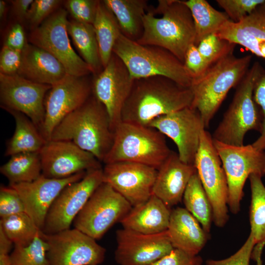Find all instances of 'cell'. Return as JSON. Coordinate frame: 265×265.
<instances>
[{"label": "cell", "mask_w": 265, "mask_h": 265, "mask_svg": "<svg viewBox=\"0 0 265 265\" xmlns=\"http://www.w3.org/2000/svg\"><path fill=\"white\" fill-rule=\"evenodd\" d=\"M191 87L162 76L134 80L122 111V121L148 126L155 119L190 107Z\"/></svg>", "instance_id": "cell-1"}, {"label": "cell", "mask_w": 265, "mask_h": 265, "mask_svg": "<svg viewBox=\"0 0 265 265\" xmlns=\"http://www.w3.org/2000/svg\"><path fill=\"white\" fill-rule=\"evenodd\" d=\"M143 26L138 43L164 49L184 63L196 36L191 13L184 0H159L157 7L144 16Z\"/></svg>", "instance_id": "cell-2"}, {"label": "cell", "mask_w": 265, "mask_h": 265, "mask_svg": "<svg viewBox=\"0 0 265 265\" xmlns=\"http://www.w3.org/2000/svg\"><path fill=\"white\" fill-rule=\"evenodd\" d=\"M114 135L106 109L92 94L55 127L50 140L72 141L103 162L112 145Z\"/></svg>", "instance_id": "cell-3"}, {"label": "cell", "mask_w": 265, "mask_h": 265, "mask_svg": "<svg viewBox=\"0 0 265 265\" xmlns=\"http://www.w3.org/2000/svg\"><path fill=\"white\" fill-rule=\"evenodd\" d=\"M251 60V55L238 57L231 53L192 80L193 99L191 107L199 111L205 128L209 127L229 90L245 75Z\"/></svg>", "instance_id": "cell-4"}, {"label": "cell", "mask_w": 265, "mask_h": 265, "mask_svg": "<svg viewBox=\"0 0 265 265\" xmlns=\"http://www.w3.org/2000/svg\"><path fill=\"white\" fill-rule=\"evenodd\" d=\"M113 53L123 62L134 80L162 76L182 86H191L192 79L184 63L164 49L141 45L121 33L114 45Z\"/></svg>", "instance_id": "cell-5"}, {"label": "cell", "mask_w": 265, "mask_h": 265, "mask_svg": "<svg viewBox=\"0 0 265 265\" xmlns=\"http://www.w3.org/2000/svg\"><path fill=\"white\" fill-rule=\"evenodd\" d=\"M264 70L255 62L238 84L232 101L212 135L213 140L235 146L243 145L250 130L261 131L263 116L253 98L256 81Z\"/></svg>", "instance_id": "cell-6"}, {"label": "cell", "mask_w": 265, "mask_h": 265, "mask_svg": "<svg viewBox=\"0 0 265 265\" xmlns=\"http://www.w3.org/2000/svg\"><path fill=\"white\" fill-rule=\"evenodd\" d=\"M171 152L164 135L156 129L122 121L114 130L112 145L103 162H136L158 169Z\"/></svg>", "instance_id": "cell-7"}, {"label": "cell", "mask_w": 265, "mask_h": 265, "mask_svg": "<svg viewBox=\"0 0 265 265\" xmlns=\"http://www.w3.org/2000/svg\"><path fill=\"white\" fill-rule=\"evenodd\" d=\"M194 165L212 210L213 221L223 227L228 219V188L221 159L212 136L203 129Z\"/></svg>", "instance_id": "cell-8"}, {"label": "cell", "mask_w": 265, "mask_h": 265, "mask_svg": "<svg viewBox=\"0 0 265 265\" xmlns=\"http://www.w3.org/2000/svg\"><path fill=\"white\" fill-rule=\"evenodd\" d=\"M227 180L228 205L236 214L240 211L245 181L250 175H265V151L252 144L235 146L213 140Z\"/></svg>", "instance_id": "cell-9"}, {"label": "cell", "mask_w": 265, "mask_h": 265, "mask_svg": "<svg viewBox=\"0 0 265 265\" xmlns=\"http://www.w3.org/2000/svg\"><path fill=\"white\" fill-rule=\"evenodd\" d=\"M67 10L60 7L38 27L30 31L27 42L49 52L63 65L67 74L81 77L93 74L89 65L73 49L69 38Z\"/></svg>", "instance_id": "cell-10"}, {"label": "cell", "mask_w": 265, "mask_h": 265, "mask_svg": "<svg viewBox=\"0 0 265 265\" xmlns=\"http://www.w3.org/2000/svg\"><path fill=\"white\" fill-rule=\"evenodd\" d=\"M131 204L109 185L103 183L75 218V228L97 240L132 208Z\"/></svg>", "instance_id": "cell-11"}, {"label": "cell", "mask_w": 265, "mask_h": 265, "mask_svg": "<svg viewBox=\"0 0 265 265\" xmlns=\"http://www.w3.org/2000/svg\"><path fill=\"white\" fill-rule=\"evenodd\" d=\"M103 183V168H100L87 171L81 179L65 187L50 207L42 232L52 234L70 229L76 217Z\"/></svg>", "instance_id": "cell-12"}, {"label": "cell", "mask_w": 265, "mask_h": 265, "mask_svg": "<svg viewBox=\"0 0 265 265\" xmlns=\"http://www.w3.org/2000/svg\"><path fill=\"white\" fill-rule=\"evenodd\" d=\"M40 236L48 244L50 265H99L105 260L106 249L75 228Z\"/></svg>", "instance_id": "cell-13"}, {"label": "cell", "mask_w": 265, "mask_h": 265, "mask_svg": "<svg viewBox=\"0 0 265 265\" xmlns=\"http://www.w3.org/2000/svg\"><path fill=\"white\" fill-rule=\"evenodd\" d=\"M88 76L67 74L48 92L45 101V119L40 131L47 141L50 140L53 130L61 121L92 95V80Z\"/></svg>", "instance_id": "cell-14"}, {"label": "cell", "mask_w": 265, "mask_h": 265, "mask_svg": "<svg viewBox=\"0 0 265 265\" xmlns=\"http://www.w3.org/2000/svg\"><path fill=\"white\" fill-rule=\"evenodd\" d=\"M92 95L105 106L114 131L122 122V111L134 80L121 59L113 53L102 71L93 75Z\"/></svg>", "instance_id": "cell-15"}, {"label": "cell", "mask_w": 265, "mask_h": 265, "mask_svg": "<svg viewBox=\"0 0 265 265\" xmlns=\"http://www.w3.org/2000/svg\"><path fill=\"white\" fill-rule=\"evenodd\" d=\"M52 85L36 83L17 74L0 73V107L22 112L41 131L45 116V101Z\"/></svg>", "instance_id": "cell-16"}, {"label": "cell", "mask_w": 265, "mask_h": 265, "mask_svg": "<svg viewBox=\"0 0 265 265\" xmlns=\"http://www.w3.org/2000/svg\"><path fill=\"white\" fill-rule=\"evenodd\" d=\"M148 126L171 138L177 146L180 159L194 165L201 132L206 128L196 109L187 107L160 116L153 120Z\"/></svg>", "instance_id": "cell-17"}, {"label": "cell", "mask_w": 265, "mask_h": 265, "mask_svg": "<svg viewBox=\"0 0 265 265\" xmlns=\"http://www.w3.org/2000/svg\"><path fill=\"white\" fill-rule=\"evenodd\" d=\"M158 170L132 162L106 164L103 168V182L109 185L135 207L146 202L152 195Z\"/></svg>", "instance_id": "cell-18"}, {"label": "cell", "mask_w": 265, "mask_h": 265, "mask_svg": "<svg viewBox=\"0 0 265 265\" xmlns=\"http://www.w3.org/2000/svg\"><path fill=\"white\" fill-rule=\"evenodd\" d=\"M39 154L42 175L49 178L63 179L102 168L93 155L70 141H47Z\"/></svg>", "instance_id": "cell-19"}, {"label": "cell", "mask_w": 265, "mask_h": 265, "mask_svg": "<svg viewBox=\"0 0 265 265\" xmlns=\"http://www.w3.org/2000/svg\"><path fill=\"white\" fill-rule=\"evenodd\" d=\"M116 238L115 260L119 265H150L174 249L167 231L145 234L123 228Z\"/></svg>", "instance_id": "cell-20"}, {"label": "cell", "mask_w": 265, "mask_h": 265, "mask_svg": "<svg viewBox=\"0 0 265 265\" xmlns=\"http://www.w3.org/2000/svg\"><path fill=\"white\" fill-rule=\"evenodd\" d=\"M86 172L63 179H53L42 175L35 180L9 185L21 198L25 212L42 231L48 212L53 201L67 185L81 179Z\"/></svg>", "instance_id": "cell-21"}, {"label": "cell", "mask_w": 265, "mask_h": 265, "mask_svg": "<svg viewBox=\"0 0 265 265\" xmlns=\"http://www.w3.org/2000/svg\"><path fill=\"white\" fill-rule=\"evenodd\" d=\"M157 170L152 194L169 207L177 205L182 200L190 178L196 172L194 165L184 162L178 153L172 151Z\"/></svg>", "instance_id": "cell-22"}, {"label": "cell", "mask_w": 265, "mask_h": 265, "mask_svg": "<svg viewBox=\"0 0 265 265\" xmlns=\"http://www.w3.org/2000/svg\"><path fill=\"white\" fill-rule=\"evenodd\" d=\"M215 34L265 58V2L239 22H227Z\"/></svg>", "instance_id": "cell-23"}, {"label": "cell", "mask_w": 265, "mask_h": 265, "mask_svg": "<svg viewBox=\"0 0 265 265\" xmlns=\"http://www.w3.org/2000/svg\"><path fill=\"white\" fill-rule=\"evenodd\" d=\"M17 74L34 82L53 85L68 74L62 63L47 51L27 43Z\"/></svg>", "instance_id": "cell-24"}, {"label": "cell", "mask_w": 265, "mask_h": 265, "mask_svg": "<svg viewBox=\"0 0 265 265\" xmlns=\"http://www.w3.org/2000/svg\"><path fill=\"white\" fill-rule=\"evenodd\" d=\"M174 248L196 256L208 240V234L186 209L178 207L171 212L167 230Z\"/></svg>", "instance_id": "cell-25"}, {"label": "cell", "mask_w": 265, "mask_h": 265, "mask_svg": "<svg viewBox=\"0 0 265 265\" xmlns=\"http://www.w3.org/2000/svg\"><path fill=\"white\" fill-rule=\"evenodd\" d=\"M162 200L153 194L145 203L133 207L120 221L123 228L155 234L167 231L171 211Z\"/></svg>", "instance_id": "cell-26"}, {"label": "cell", "mask_w": 265, "mask_h": 265, "mask_svg": "<svg viewBox=\"0 0 265 265\" xmlns=\"http://www.w3.org/2000/svg\"><path fill=\"white\" fill-rule=\"evenodd\" d=\"M14 118L15 129L7 142L4 155L28 152H39L47 142L40 131L32 121L24 113L6 110Z\"/></svg>", "instance_id": "cell-27"}, {"label": "cell", "mask_w": 265, "mask_h": 265, "mask_svg": "<svg viewBox=\"0 0 265 265\" xmlns=\"http://www.w3.org/2000/svg\"><path fill=\"white\" fill-rule=\"evenodd\" d=\"M110 9L119 25L121 33L136 41L141 36L143 19L148 11L145 0H104Z\"/></svg>", "instance_id": "cell-28"}, {"label": "cell", "mask_w": 265, "mask_h": 265, "mask_svg": "<svg viewBox=\"0 0 265 265\" xmlns=\"http://www.w3.org/2000/svg\"><path fill=\"white\" fill-rule=\"evenodd\" d=\"M67 28L82 59L91 68L93 75L103 69L93 25L68 20Z\"/></svg>", "instance_id": "cell-29"}, {"label": "cell", "mask_w": 265, "mask_h": 265, "mask_svg": "<svg viewBox=\"0 0 265 265\" xmlns=\"http://www.w3.org/2000/svg\"><path fill=\"white\" fill-rule=\"evenodd\" d=\"M93 25L104 68L113 54V47L121 32L115 16L103 0H99Z\"/></svg>", "instance_id": "cell-30"}, {"label": "cell", "mask_w": 265, "mask_h": 265, "mask_svg": "<svg viewBox=\"0 0 265 265\" xmlns=\"http://www.w3.org/2000/svg\"><path fill=\"white\" fill-rule=\"evenodd\" d=\"M191 13L195 30V45L207 36L216 33L230 19L205 0H184Z\"/></svg>", "instance_id": "cell-31"}, {"label": "cell", "mask_w": 265, "mask_h": 265, "mask_svg": "<svg viewBox=\"0 0 265 265\" xmlns=\"http://www.w3.org/2000/svg\"><path fill=\"white\" fill-rule=\"evenodd\" d=\"M0 172L13 185L33 181L42 175L39 152L17 154L0 167Z\"/></svg>", "instance_id": "cell-32"}, {"label": "cell", "mask_w": 265, "mask_h": 265, "mask_svg": "<svg viewBox=\"0 0 265 265\" xmlns=\"http://www.w3.org/2000/svg\"><path fill=\"white\" fill-rule=\"evenodd\" d=\"M182 199L186 209L209 233L213 221L212 210L197 171L190 178Z\"/></svg>", "instance_id": "cell-33"}, {"label": "cell", "mask_w": 265, "mask_h": 265, "mask_svg": "<svg viewBox=\"0 0 265 265\" xmlns=\"http://www.w3.org/2000/svg\"><path fill=\"white\" fill-rule=\"evenodd\" d=\"M262 178L255 174L248 178L251 189L250 234L256 244L265 243V186Z\"/></svg>", "instance_id": "cell-34"}, {"label": "cell", "mask_w": 265, "mask_h": 265, "mask_svg": "<svg viewBox=\"0 0 265 265\" xmlns=\"http://www.w3.org/2000/svg\"><path fill=\"white\" fill-rule=\"evenodd\" d=\"M0 228L16 246L29 245L41 232L26 212L1 218Z\"/></svg>", "instance_id": "cell-35"}, {"label": "cell", "mask_w": 265, "mask_h": 265, "mask_svg": "<svg viewBox=\"0 0 265 265\" xmlns=\"http://www.w3.org/2000/svg\"><path fill=\"white\" fill-rule=\"evenodd\" d=\"M48 249L47 242L40 235L27 246L14 245L10 254V265H50Z\"/></svg>", "instance_id": "cell-36"}, {"label": "cell", "mask_w": 265, "mask_h": 265, "mask_svg": "<svg viewBox=\"0 0 265 265\" xmlns=\"http://www.w3.org/2000/svg\"><path fill=\"white\" fill-rule=\"evenodd\" d=\"M235 46L234 44L220 38L215 33L207 36L197 46L202 56L210 65L233 53Z\"/></svg>", "instance_id": "cell-37"}, {"label": "cell", "mask_w": 265, "mask_h": 265, "mask_svg": "<svg viewBox=\"0 0 265 265\" xmlns=\"http://www.w3.org/2000/svg\"><path fill=\"white\" fill-rule=\"evenodd\" d=\"M63 3L60 0H33L25 23L30 31L38 27Z\"/></svg>", "instance_id": "cell-38"}, {"label": "cell", "mask_w": 265, "mask_h": 265, "mask_svg": "<svg viewBox=\"0 0 265 265\" xmlns=\"http://www.w3.org/2000/svg\"><path fill=\"white\" fill-rule=\"evenodd\" d=\"M99 2L98 0H67L63 4L72 19L93 25Z\"/></svg>", "instance_id": "cell-39"}, {"label": "cell", "mask_w": 265, "mask_h": 265, "mask_svg": "<svg viewBox=\"0 0 265 265\" xmlns=\"http://www.w3.org/2000/svg\"><path fill=\"white\" fill-rule=\"evenodd\" d=\"M230 20L237 23L251 13L265 0H216Z\"/></svg>", "instance_id": "cell-40"}, {"label": "cell", "mask_w": 265, "mask_h": 265, "mask_svg": "<svg viewBox=\"0 0 265 265\" xmlns=\"http://www.w3.org/2000/svg\"><path fill=\"white\" fill-rule=\"evenodd\" d=\"M25 212L23 202L17 191L12 187L3 185L0 187V218Z\"/></svg>", "instance_id": "cell-41"}, {"label": "cell", "mask_w": 265, "mask_h": 265, "mask_svg": "<svg viewBox=\"0 0 265 265\" xmlns=\"http://www.w3.org/2000/svg\"><path fill=\"white\" fill-rule=\"evenodd\" d=\"M254 100L260 108L263 121L259 137L252 144L256 149L265 151V70L257 78L253 90Z\"/></svg>", "instance_id": "cell-42"}, {"label": "cell", "mask_w": 265, "mask_h": 265, "mask_svg": "<svg viewBox=\"0 0 265 265\" xmlns=\"http://www.w3.org/2000/svg\"><path fill=\"white\" fill-rule=\"evenodd\" d=\"M255 244L254 239L250 234L243 245L233 255L223 260H208L206 262V265H250Z\"/></svg>", "instance_id": "cell-43"}, {"label": "cell", "mask_w": 265, "mask_h": 265, "mask_svg": "<svg viewBox=\"0 0 265 265\" xmlns=\"http://www.w3.org/2000/svg\"><path fill=\"white\" fill-rule=\"evenodd\" d=\"M184 64L192 80L202 76L211 66L202 56L195 44L191 45L187 50Z\"/></svg>", "instance_id": "cell-44"}, {"label": "cell", "mask_w": 265, "mask_h": 265, "mask_svg": "<svg viewBox=\"0 0 265 265\" xmlns=\"http://www.w3.org/2000/svg\"><path fill=\"white\" fill-rule=\"evenodd\" d=\"M21 58L22 51L3 45L0 53V73L6 75L17 74Z\"/></svg>", "instance_id": "cell-45"}, {"label": "cell", "mask_w": 265, "mask_h": 265, "mask_svg": "<svg viewBox=\"0 0 265 265\" xmlns=\"http://www.w3.org/2000/svg\"><path fill=\"white\" fill-rule=\"evenodd\" d=\"M202 259L174 248L169 254L150 265H201Z\"/></svg>", "instance_id": "cell-46"}, {"label": "cell", "mask_w": 265, "mask_h": 265, "mask_svg": "<svg viewBox=\"0 0 265 265\" xmlns=\"http://www.w3.org/2000/svg\"><path fill=\"white\" fill-rule=\"evenodd\" d=\"M27 42L23 25L14 23L7 32L3 45L22 51Z\"/></svg>", "instance_id": "cell-47"}, {"label": "cell", "mask_w": 265, "mask_h": 265, "mask_svg": "<svg viewBox=\"0 0 265 265\" xmlns=\"http://www.w3.org/2000/svg\"><path fill=\"white\" fill-rule=\"evenodd\" d=\"M8 1L11 3V15L15 20L14 23L23 25L26 23L29 7L33 0H12Z\"/></svg>", "instance_id": "cell-48"}, {"label": "cell", "mask_w": 265, "mask_h": 265, "mask_svg": "<svg viewBox=\"0 0 265 265\" xmlns=\"http://www.w3.org/2000/svg\"><path fill=\"white\" fill-rule=\"evenodd\" d=\"M12 242L0 228V253H8L11 248Z\"/></svg>", "instance_id": "cell-49"}, {"label": "cell", "mask_w": 265, "mask_h": 265, "mask_svg": "<svg viewBox=\"0 0 265 265\" xmlns=\"http://www.w3.org/2000/svg\"><path fill=\"white\" fill-rule=\"evenodd\" d=\"M264 246L261 245H255L251 255V259L256 262V265H263L261 256Z\"/></svg>", "instance_id": "cell-50"}, {"label": "cell", "mask_w": 265, "mask_h": 265, "mask_svg": "<svg viewBox=\"0 0 265 265\" xmlns=\"http://www.w3.org/2000/svg\"><path fill=\"white\" fill-rule=\"evenodd\" d=\"M8 5L6 1L0 0V20L2 24L4 23L6 20V16L8 12Z\"/></svg>", "instance_id": "cell-51"}, {"label": "cell", "mask_w": 265, "mask_h": 265, "mask_svg": "<svg viewBox=\"0 0 265 265\" xmlns=\"http://www.w3.org/2000/svg\"><path fill=\"white\" fill-rule=\"evenodd\" d=\"M0 265H10V255L8 253H0Z\"/></svg>", "instance_id": "cell-52"}]
</instances>
